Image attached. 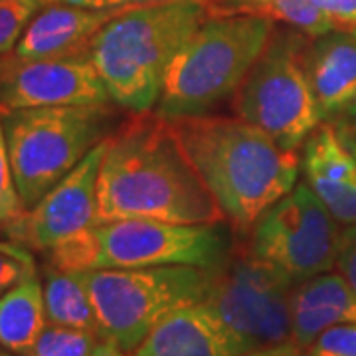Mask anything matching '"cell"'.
Masks as SVG:
<instances>
[{
  "mask_svg": "<svg viewBox=\"0 0 356 356\" xmlns=\"http://www.w3.org/2000/svg\"><path fill=\"white\" fill-rule=\"evenodd\" d=\"M206 18L200 0L129 6L111 18L86 50L111 102L129 111L153 109L168 65Z\"/></svg>",
  "mask_w": 356,
  "mask_h": 356,
  "instance_id": "3",
  "label": "cell"
},
{
  "mask_svg": "<svg viewBox=\"0 0 356 356\" xmlns=\"http://www.w3.org/2000/svg\"><path fill=\"white\" fill-rule=\"evenodd\" d=\"M44 305L50 325L99 332L88 291L76 273L44 267Z\"/></svg>",
  "mask_w": 356,
  "mask_h": 356,
  "instance_id": "20",
  "label": "cell"
},
{
  "mask_svg": "<svg viewBox=\"0 0 356 356\" xmlns=\"http://www.w3.org/2000/svg\"><path fill=\"white\" fill-rule=\"evenodd\" d=\"M125 8L46 4L26 26L14 54L22 60H50L86 54L91 38Z\"/></svg>",
  "mask_w": 356,
  "mask_h": 356,
  "instance_id": "14",
  "label": "cell"
},
{
  "mask_svg": "<svg viewBox=\"0 0 356 356\" xmlns=\"http://www.w3.org/2000/svg\"><path fill=\"white\" fill-rule=\"evenodd\" d=\"M232 252L218 224L186 226L159 220L95 222L50 250V264L62 271L196 266L216 269Z\"/></svg>",
  "mask_w": 356,
  "mask_h": 356,
  "instance_id": "5",
  "label": "cell"
},
{
  "mask_svg": "<svg viewBox=\"0 0 356 356\" xmlns=\"http://www.w3.org/2000/svg\"><path fill=\"white\" fill-rule=\"evenodd\" d=\"M46 4H48V0H46Z\"/></svg>",
  "mask_w": 356,
  "mask_h": 356,
  "instance_id": "34",
  "label": "cell"
},
{
  "mask_svg": "<svg viewBox=\"0 0 356 356\" xmlns=\"http://www.w3.org/2000/svg\"><path fill=\"white\" fill-rule=\"evenodd\" d=\"M309 356H356V323H339L321 332L307 348Z\"/></svg>",
  "mask_w": 356,
  "mask_h": 356,
  "instance_id": "25",
  "label": "cell"
},
{
  "mask_svg": "<svg viewBox=\"0 0 356 356\" xmlns=\"http://www.w3.org/2000/svg\"><path fill=\"white\" fill-rule=\"evenodd\" d=\"M0 356H20V355H14V353H10V350H6V348H4V350L0 348Z\"/></svg>",
  "mask_w": 356,
  "mask_h": 356,
  "instance_id": "32",
  "label": "cell"
},
{
  "mask_svg": "<svg viewBox=\"0 0 356 356\" xmlns=\"http://www.w3.org/2000/svg\"><path fill=\"white\" fill-rule=\"evenodd\" d=\"M102 334L58 325H46L34 346L20 356H89L102 343Z\"/></svg>",
  "mask_w": 356,
  "mask_h": 356,
  "instance_id": "21",
  "label": "cell"
},
{
  "mask_svg": "<svg viewBox=\"0 0 356 356\" xmlns=\"http://www.w3.org/2000/svg\"><path fill=\"white\" fill-rule=\"evenodd\" d=\"M222 224L226 216L182 149L172 121L133 111L107 137L97 180V222Z\"/></svg>",
  "mask_w": 356,
  "mask_h": 356,
  "instance_id": "1",
  "label": "cell"
},
{
  "mask_svg": "<svg viewBox=\"0 0 356 356\" xmlns=\"http://www.w3.org/2000/svg\"><path fill=\"white\" fill-rule=\"evenodd\" d=\"M307 72L323 117L346 111L356 95V34L331 30L307 50Z\"/></svg>",
  "mask_w": 356,
  "mask_h": 356,
  "instance_id": "17",
  "label": "cell"
},
{
  "mask_svg": "<svg viewBox=\"0 0 356 356\" xmlns=\"http://www.w3.org/2000/svg\"><path fill=\"white\" fill-rule=\"evenodd\" d=\"M89 356H131L129 353H125L123 348H119L117 344L111 343V341H102V343L97 344L93 350H91V355Z\"/></svg>",
  "mask_w": 356,
  "mask_h": 356,
  "instance_id": "30",
  "label": "cell"
},
{
  "mask_svg": "<svg viewBox=\"0 0 356 356\" xmlns=\"http://www.w3.org/2000/svg\"><path fill=\"white\" fill-rule=\"evenodd\" d=\"M111 97L88 54L22 60L16 54L0 56V111L58 107V105H99Z\"/></svg>",
  "mask_w": 356,
  "mask_h": 356,
  "instance_id": "11",
  "label": "cell"
},
{
  "mask_svg": "<svg viewBox=\"0 0 356 356\" xmlns=\"http://www.w3.org/2000/svg\"><path fill=\"white\" fill-rule=\"evenodd\" d=\"M34 275L36 264L24 243L0 242V295Z\"/></svg>",
  "mask_w": 356,
  "mask_h": 356,
  "instance_id": "23",
  "label": "cell"
},
{
  "mask_svg": "<svg viewBox=\"0 0 356 356\" xmlns=\"http://www.w3.org/2000/svg\"><path fill=\"white\" fill-rule=\"evenodd\" d=\"M346 113L348 115H356V95L353 97V102H350V105L346 107Z\"/></svg>",
  "mask_w": 356,
  "mask_h": 356,
  "instance_id": "31",
  "label": "cell"
},
{
  "mask_svg": "<svg viewBox=\"0 0 356 356\" xmlns=\"http://www.w3.org/2000/svg\"><path fill=\"white\" fill-rule=\"evenodd\" d=\"M339 240V220L309 182H301L261 214L245 248L297 285L334 269Z\"/></svg>",
  "mask_w": 356,
  "mask_h": 356,
  "instance_id": "10",
  "label": "cell"
},
{
  "mask_svg": "<svg viewBox=\"0 0 356 356\" xmlns=\"http://www.w3.org/2000/svg\"><path fill=\"white\" fill-rule=\"evenodd\" d=\"M329 18L334 30H356V0H311Z\"/></svg>",
  "mask_w": 356,
  "mask_h": 356,
  "instance_id": "26",
  "label": "cell"
},
{
  "mask_svg": "<svg viewBox=\"0 0 356 356\" xmlns=\"http://www.w3.org/2000/svg\"><path fill=\"white\" fill-rule=\"evenodd\" d=\"M208 16H259L280 20L311 38L334 30L329 18L311 0H200Z\"/></svg>",
  "mask_w": 356,
  "mask_h": 356,
  "instance_id": "19",
  "label": "cell"
},
{
  "mask_svg": "<svg viewBox=\"0 0 356 356\" xmlns=\"http://www.w3.org/2000/svg\"><path fill=\"white\" fill-rule=\"evenodd\" d=\"M309 38L297 28L273 30L236 97L238 117L293 151L305 143L323 119L307 72Z\"/></svg>",
  "mask_w": 356,
  "mask_h": 356,
  "instance_id": "8",
  "label": "cell"
},
{
  "mask_svg": "<svg viewBox=\"0 0 356 356\" xmlns=\"http://www.w3.org/2000/svg\"><path fill=\"white\" fill-rule=\"evenodd\" d=\"M293 283L248 248L212 269L204 303L232 334L238 356L291 341Z\"/></svg>",
  "mask_w": 356,
  "mask_h": 356,
  "instance_id": "9",
  "label": "cell"
},
{
  "mask_svg": "<svg viewBox=\"0 0 356 356\" xmlns=\"http://www.w3.org/2000/svg\"><path fill=\"white\" fill-rule=\"evenodd\" d=\"M95 311L103 341L133 353L172 311L200 303L212 269L159 266L76 271Z\"/></svg>",
  "mask_w": 356,
  "mask_h": 356,
  "instance_id": "7",
  "label": "cell"
},
{
  "mask_svg": "<svg viewBox=\"0 0 356 356\" xmlns=\"http://www.w3.org/2000/svg\"><path fill=\"white\" fill-rule=\"evenodd\" d=\"M107 137L89 151L40 202L4 228L13 242L50 252L97 222V180Z\"/></svg>",
  "mask_w": 356,
  "mask_h": 356,
  "instance_id": "12",
  "label": "cell"
},
{
  "mask_svg": "<svg viewBox=\"0 0 356 356\" xmlns=\"http://www.w3.org/2000/svg\"><path fill=\"white\" fill-rule=\"evenodd\" d=\"M46 0H0V56L13 54L34 14Z\"/></svg>",
  "mask_w": 356,
  "mask_h": 356,
  "instance_id": "22",
  "label": "cell"
},
{
  "mask_svg": "<svg viewBox=\"0 0 356 356\" xmlns=\"http://www.w3.org/2000/svg\"><path fill=\"white\" fill-rule=\"evenodd\" d=\"M131 356H238L228 329L204 301L166 315Z\"/></svg>",
  "mask_w": 356,
  "mask_h": 356,
  "instance_id": "15",
  "label": "cell"
},
{
  "mask_svg": "<svg viewBox=\"0 0 356 356\" xmlns=\"http://www.w3.org/2000/svg\"><path fill=\"white\" fill-rule=\"evenodd\" d=\"M240 356H309L305 348L297 346V344L289 341V343L277 344V346H269V348H261V350H254V353H245Z\"/></svg>",
  "mask_w": 356,
  "mask_h": 356,
  "instance_id": "29",
  "label": "cell"
},
{
  "mask_svg": "<svg viewBox=\"0 0 356 356\" xmlns=\"http://www.w3.org/2000/svg\"><path fill=\"white\" fill-rule=\"evenodd\" d=\"M22 212H24V206L20 200L16 182H14L6 139H4V131H2V123H0V226H6Z\"/></svg>",
  "mask_w": 356,
  "mask_h": 356,
  "instance_id": "24",
  "label": "cell"
},
{
  "mask_svg": "<svg viewBox=\"0 0 356 356\" xmlns=\"http://www.w3.org/2000/svg\"><path fill=\"white\" fill-rule=\"evenodd\" d=\"M48 325L44 285L38 275L28 277L0 295V346L26 355Z\"/></svg>",
  "mask_w": 356,
  "mask_h": 356,
  "instance_id": "18",
  "label": "cell"
},
{
  "mask_svg": "<svg viewBox=\"0 0 356 356\" xmlns=\"http://www.w3.org/2000/svg\"><path fill=\"white\" fill-rule=\"evenodd\" d=\"M356 323V291L339 271L301 281L291 293V341L309 348L321 332L339 323Z\"/></svg>",
  "mask_w": 356,
  "mask_h": 356,
  "instance_id": "16",
  "label": "cell"
},
{
  "mask_svg": "<svg viewBox=\"0 0 356 356\" xmlns=\"http://www.w3.org/2000/svg\"><path fill=\"white\" fill-rule=\"evenodd\" d=\"M334 267L356 291V222L341 229L339 254H337Z\"/></svg>",
  "mask_w": 356,
  "mask_h": 356,
  "instance_id": "27",
  "label": "cell"
},
{
  "mask_svg": "<svg viewBox=\"0 0 356 356\" xmlns=\"http://www.w3.org/2000/svg\"><path fill=\"white\" fill-rule=\"evenodd\" d=\"M182 149L238 228H254L267 208L293 191L301 159L242 117L170 119Z\"/></svg>",
  "mask_w": 356,
  "mask_h": 356,
  "instance_id": "2",
  "label": "cell"
},
{
  "mask_svg": "<svg viewBox=\"0 0 356 356\" xmlns=\"http://www.w3.org/2000/svg\"><path fill=\"white\" fill-rule=\"evenodd\" d=\"M303 168L315 191L341 224L356 222V143L334 125H318L305 140Z\"/></svg>",
  "mask_w": 356,
  "mask_h": 356,
  "instance_id": "13",
  "label": "cell"
},
{
  "mask_svg": "<svg viewBox=\"0 0 356 356\" xmlns=\"http://www.w3.org/2000/svg\"><path fill=\"white\" fill-rule=\"evenodd\" d=\"M353 34H356V30H353Z\"/></svg>",
  "mask_w": 356,
  "mask_h": 356,
  "instance_id": "33",
  "label": "cell"
},
{
  "mask_svg": "<svg viewBox=\"0 0 356 356\" xmlns=\"http://www.w3.org/2000/svg\"><path fill=\"white\" fill-rule=\"evenodd\" d=\"M151 2H165V0H48V4H70L83 8H125V6H140Z\"/></svg>",
  "mask_w": 356,
  "mask_h": 356,
  "instance_id": "28",
  "label": "cell"
},
{
  "mask_svg": "<svg viewBox=\"0 0 356 356\" xmlns=\"http://www.w3.org/2000/svg\"><path fill=\"white\" fill-rule=\"evenodd\" d=\"M113 109L99 105H58L0 113L14 182L24 210L34 208L111 127Z\"/></svg>",
  "mask_w": 356,
  "mask_h": 356,
  "instance_id": "6",
  "label": "cell"
},
{
  "mask_svg": "<svg viewBox=\"0 0 356 356\" xmlns=\"http://www.w3.org/2000/svg\"><path fill=\"white\" fill-rule=\"evenodd\" d=\"M273 30L259 16H208L168 65L156 113L178 119L214 109L242 88Z\"/></svg>",
  "mask_w": 356,
  "mask_h": 356,
  "instance_id": "4",
  "label": "cell"
}]
</instances>
